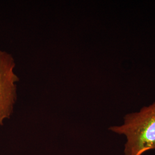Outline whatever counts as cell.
<instances>
[{"instance_id": "1", "label": "cell", "mask_w": 155, "mask_h": 155, "mask_svg": "<svg viewBox=\"0 0 155 155\" xmlns=\"http://www.w3.org/2000/svg\"><path fill=\"white\" fill-rule=\"evenodd\" d=\"M109 129L125 136L124 155H143L155 150V102L139 111L127 113L122 125Z\"/></svg>"}, {"instance_id": "2", "label": "cell", "mask_w": 155, "mask_h": 155, "mask_svg": "<svg viewBox=\"0 0 155 155\" xmlns=\"http://www.w3.org/2000/svg\"><path fill=\"white\" fill-rule=\"evenodd\" d=\"M15 66L11 54L0 50V126L12 114L16 102L19 78L14 71Z\"/></svg>"}]
</instances>
